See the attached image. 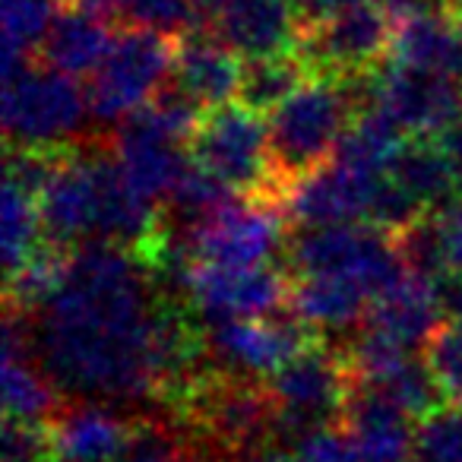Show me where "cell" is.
<instances>
[{
	"label": "cell",
	"instance_id": "cell-11",
	"mask_svg": "<svg viewBox=\"0 0 462 462\" xmlns=\"http://www.w3.org/2000/svg\"><path fill=\"white\" fill-rule=\"evenodd\" d=\"M308 327L289 308L270 320H225L206 327V348L216 371L245 380H270L308 348Z\"/></svg>",
	"mask_w": 462,
	"mask_h": 462
},
{
	"label": "cell",
	"instance_id": "cell-9",
	"mask_svg": "<svg viewBox=\"0 0 462 462\" xmlns=\"http://www.w3.org/2000/svg\"><path fill=\"white\" fill-rule=\"evenodd\" d=\"M393 20L377 0L348 7L329 20L310 23L301 32L298 58L308 64L310 77L346 79L367 73L390 51Z\"/></svg>",
	"mask_w": 462,
	"mask_h": 462
},
{
	"label": "cell",
	"instance_id": "cell-31",
	"mask_svg": "<svg viewBox=\"0 0 462 462\" xmlns=\"http://www.w3.org/2000/svg\"><path fill=\"white\" fill-rule=\"evenodd\" d=\"M424 361L434 371L449 402H462V323H449L434 336Z\"/></svg>",
	"mask_w": 462,
	"mask_h": 462
},
{
	"label": "cell",
	"instance_id": "cell-14",
	"mask_svg": "<svg viewBox=\"0 0 462 462\" xmlns=\"http://www.w3.org/2000/svg\"><path fill=\"white\" fill-rule=\"evenodd\" d=\"M380 178L383 174H361L339 162H327L285 187L282 209L301 228L361 225V218H367L371 212V199Z\"/></svg>",
	"mask_w": 462,
	"mask_h": 462
},
{
	"label": "cell",
	"instance_id": "cell-30",
	"mask_svg": "<svg viewBox=\"0 0 462 462\" xmlns=\"http://www.w3.org/2000/svg\"><path fill=\"white\" fill-rule=\"evenodd\" d=\"M411 462H462V402H447L418 424Z\"/></svg>",
	"mask_w": 462,
	"mask_h": 462
},
{
	"label": "cell",
	"instance_id": "cell-18",
	"mask_svg": "<svg viewBox=\"0 0 462 462\" xmlns=\"http://www.w3.org/2000/svg\"><path fill=\"white\" fill-rule=\"evenodd\" d=\"M245 64L235 51L222 45L216 35L190 32L178 42L174 58V89L184 92L203 111H216L238 98Z\"/></svg>",
	"mask_w": 462,
	"mask_h": 462
},
{
	"label": "cell",
	"instance_id": "cell-22",
	"mask_svg": "<svg viewBox=\"0 0 462 462\" xmlns=\"http://www.w3.org/2000/svg\"><path fill=\"white\" fill-rule=\"evenodd\" d=\"M111 45H115V35H111L108 23L67 7L54 20L51 32L42 42L39 51L45 58V67L77 79V77H92L102 67V60L108 58Z\"/></svg>",
	"mask_w": 462,
	"mask_h": 462
},
{
	"label": "cell",
	"instance_id": "cell-27",
	"mask_svg": "<svg viewBox=\"0 0 462 462\" xmlns=\"http://www.w3.org/2000/svg\"><path fill=\"white\" fill-rule=\"evenodd\" d=\"M117 462H216L203 449V443L193 434H180L178 424L162 418H143L134 421L124 453Z\"/></svg>",
	"mask_w": 462,
	"mask_h": 462
},
{
	"label": "cell",
	"instance_id": "cell-34",
	"mask_svg": "<svg viewBox=\"0 0 462 462\" xmlns=\"http://www.w3.org/2000/svg\"><path fill=\"white\" fill-rule=\"evenodd\" d=\"M289 4L301 16L304 26H310V23L329 20V16L342 14L348 7H358V4H367V0H289Z\"/></svg>",
	"mask_w": 462,
	"mask_h": 462
},
{
	"label": "cell",
	"instance_id": "cell-10",
	"mask_svg": "<svg viewBox=\"0 0 462 462\" xmlns=\"http://www.w3.org/2000/svg\"><path fill=\"white\" fill-rule=\"evenodd\" d=\"M367 108L390 117L411 140H430V136L440 140L462 117V83L437 73L386 64L374 70Z\"/></svg>",
	"mask_w": 462,
	"mask_h": 462
},
{
	"label": "cell",
	"instance_id": "cell-7",
	"mask_svg": "<svg viewBox=\"0 0 462 462\" xmlns=\"http://www.w3.org/2000/svg\"><path fill=\"white\" fill-rule=\"evenodd\" d=\"M178 39L152 29H127L115 35L108 58L89 79V111L96 121L124 124L162 96V83L174 73Z\"/></svg>",
	"mask_w": 462,
	"mask_h": 462
},
{
	"label": "cell",
	"instance_id": "cell-17",
	"mask_svg": "<svg viewBox=\"0 0 462 462\" xmlns=\"http://www.w3.org/2000/svg\"><path fill=\"white\" fill-rule=\"evenodd\" d=\"M339 424L365 462H411L415 456L418 428H411V418L374 386H355Z\"/></svg>",
	"mask_w": 462,
	"mask_h": 462
},
{
	"label": "cell",
	"instance_id": "cell-29",
	"mask_svg": "<svg viewBox=\"0 0 462 462\" xmlns=\"http://www.w3.org/2000/svg\"><path fill=\"white\" fill-rule=\"evenodd\" d=\"M117 20H127L130 29H152L162 35H190L199 20L197 0H117Z\"/></svg>",
	"mask_w": 462,
	"mask_h": 462
},
{
	"label": "cell",
	"instance_id": "cell-26",
	"mask_svg": "<svg viewBox=\"0 0 462 462\" xmlns=\"http://www.w3.org/2000/svg\"><path fill=\"white\" fill-rule=\"evenodd\" d=\"M64 0H0L4 20V70L29 64V54L39 51L48 39Z\"/></svg>",
	"mask_w": 462,
	"mask_h": 462
},
{
	"label": "cell",
	"instance_id": "cell-12",
	"mask_svg": "<svg viewBox=\"0 0 462 462\" xmlns=\"http://www.w3.org/2000/svg\"><path fill=\"white\" fill-rule=\"evenodd\" d=\"M184 291L206 327L225 320H270L289 308L291 285L270 266L222 270L193 263L184 276Z\"/></svg>",
	"mask_w": 462,
	"mask_h": 462
},
{
	"label": "cell",
	"instance_id": "cell-5",
	"mask_svg": "<svg viewBox=\"0 0 462 462\" xmlns=\"http://www.w3.org/2000/svg\"><path fill=\"white\" fill-rule=\"evenodd\" d=\"M289 266L298 276H346L371 298L402 279L405 260L396 235L374 225H320L298 228L289 241Z\"/></svg>",
	"mask_w": 462,
	"mask_h": 462
},
{
	"label": "cell",
	"instance_id": "cell-16",
	"mask_svg": "<svg viewBox=\"0 0 462 462\" xmlns=\"http://www.w3.org/2000/svg\"><path fill=\"white\" fill-rule=\"evenodd\" d=\"M443 314L447 310H443L437 282L415 276V273H405L402 279H396L390 289L380 291L371 301L365 329L386 336L390 342L402 346L405 352H418L421 346L428 348L434 336L447 327Z\"/></svg>",
	"mask_w": 462,
	"mask_h": 462
},
{
	"label": "cell",
	"instance_id": "cell-33",
	"mask_svg": "<svg viewBox=\"0 0 462 462\" xmlns=\"http://www.w3.org/2000/svg\"><path fill=\"white\" fill-rule=\"evenodd\" d=\"M430 225H434V238L437 247H440L447 276L462 273V193H456L447 206H440L434 212V218H430Z\"/></svg>",
	"mask_w": 462,
	"mask_h": 462
},
{
	"label": "cell",
	"instance_id": "cell-37",
	"mask_svg": "<svg viewBox=\"0 0 462 462\" xmlns=\"http://www.w3.org/2000/svg\"><path fill=\"white\" fill-rule=\"evenodd\" d=\"M459 20H462V4H459Z\"/></svg>",
	"mask_w": 462,
	"mask_h": 462
},
{
	"label": "cell",
	"instance_id": "cell-3",
	"mask_svg": "<svg viewBox=\"0 0 462 462\" xmlns=\"http://www.w3.org/2000/svg\"><path fill=\"white\" fill-rule=\"evenodd\" d=\"M89 115L86 92L64 73L32 60L4 70V134L14 149H70Z\"/></svg>",
	"mask_w": 462,
	"mask_h": 462
},
{
	"label": "cell",
	"instance_id": "cell-1",
	"mask_svg": "<svg viewBox=\"0 0 462 462\" xmlns=\"http://www.w3.org/2000/svg\"><path fill=\"white\" fill-rule=\"evenodd\" d=\"M165 304L140 254L108 241L79 245L54 301L26 317L32 355L48 380L79 402L162 399Z\"/></svg>",
	"mask_w": 462,
	"mask_h": 462
},
{
	"label": "cell",
	"instance_id": "cell-2",
	"mask_svg": "<svg viewBox=\"0 0 462 462\" xmlns=\"http://www.w3.org/2000/svg\"><path fill=\"white\" fill-rule=\"evenodd\" d=\"M352 121L355 108L339 79L310 77L289 102L279 105L270 115V149L282 187L327 165Z\"/></svg>",
	"mask_w": 462,
	"mask_h": 462
},
{
	"label": "cell",
	"instance_id": "cell-36",
	"mask_svg": "<svg viewBox=\"0 0 462 462\" xmlns=\"http://www.w3.org/2000/svg\"><path fill=\"white\" fill-rule=\"evenodd\" d=\"M245 462H301V459H298V453L291 447H270V443H266L257 453L247 456Z\"/></svg>",
	"mask_w": 462,
	"mask_h": 462
},
{
	"label": "cell",
	"instance_id": "cell-20",
	"mask_svg": "<svg viewBox=\"0 0 462 462\" xmlns=\"http://www.w3.org/2000/svg\"><path fill=\"white\" fill-rule=\"evenodd\" d=\"M390 58L399 67L437 73L462 83V20L447 10H428L393 26Z\"/></svg>",
	"mask_w": 462,
	"mask_h": 462
},
{
	"label": "cell",
	"instance_id": "cell-13",
	"mask_svg": "<svg viewBox=\"0 0 462 462\" xmlns=\"http://www.w3.org/2000/svg\"><path fill=\"white\" fill-rule=\"evenodd\" d=\"M98 155H83L70 146L60 155L58 171L39 193L42 228L48 245H89L98 235Z\"/></svg>",
	"mask_w": 462,
	"mask_h": 462
},
{
	"label": "cell",
	"instance_id": "cell-6",
	"mask_svg": "<svg viewBox=\"0 0 462 462\" xmlns=\"http://www.w3.org/2000/svg\"><path fill=\"white\" fill-rule=\"evenodd\" d=\"M165 228V222H162ZM168 241L187 260L222 270H257L285 245V209L276 199L238 197L187 235L168 231Z\"/></svg>",
	"mask_w": 462,
	"mask_h": 462
},
{
	"label": "cell",
	"instance_id": "cell-23",
	"mask_svg": "<svg viewBox=\"0 0 462 462\" xmlns=\"http://www.w3.org/2000/svg\"><path fill=\"white\" fill-rule=\"evenodd\" d=\"M386 178L396 180L421 209H440L456 193H462L447 152L440 149V143L430 140H405L396 159L390 162Z\"/></svg>",
	"mask_w": 462,
	"mask_h": 462
},
{
	"label": "cell",
	"instance_id": "cell-21",
	"mask_svg": "<svg viewBox=\"0 0 462 462\" xmlns=\"http://www.w3.org/2000/svg\"><path fill=\"white\" fill-rule=\"evenodd\" d=\"M374 298L346 276H298L289 310L308 329H348L367 317Z\"/></svg>",
	"mask_w": 462,
	"mask_h": 462
},
{
	"label": "cell",
	"instance_id": "cell-28",
	"mask_svg": "<svg viewBox=\"0 0 462 462\" xmlns=\"http://www.w3.org/2000/svg\"><path fill=\"white\" fill-rule=\"evenodd\" d=\"M374 390L390 396L411 421H424V418H430L437 409H443V405L449 402L447 393H443L440 383H437L430 365L418 358V355L405 361L399 371H393L390 377H386L383 383L374 386Z\"/></svg>",
	"mask_w": 462,
	"mask_h": 462
},
{
	"label": "cell",
	"instance_id": "cell-24",
	"mask_svg": "<svg viewBox=\"0 0 462 462\" xmlns=\"http://www.w3.org/2000/svg\"><path fill=\"white\" fill-rule=\"evenodd\" d=\"M310 79V70L295 54H279V58L245 60V77H241L238 105L257 111V115H273L279 105H285L304 83Z\"/></svg>",
	"mask_w": 462,
	"mask_h": 462
},
{
	"label": "cell",
	"instance_id": "cell-4",
	"mask_svg": "<svg viewBox=\"0 0 462 462\" xmlns=\"http://www.w3.org/2000/svg\"><path fill=\"white\" fill-rule=\"evenodd\" d=\"M190 159L212 171L238 197H260L282 203V180L273 168L270 121L245 105L206 111L190 140Z\"/></svg>",
	"mask_w": 462,
	"mask_h": 462
},
{
	"label": "cell",
	"instance_id": "cell-19",
	"mask_svg": "<svg viewBox=\"0 0 462 462\" xmlns=\"http://www.w3.org/2000/svg\"><path fill=\"white\" fill-rule=\"evenodd\" d=\"M54 462H117L134 424L105 402L64 405L51 424Z\"/></svg>",
	"mask_w": 462,
	"mask_h": 462
},
{
	"label": "cell",
	"instance_id": "cell-8",
	"mask_svg": "<svg viewBox=\"0 0 462 462\" xmlns=\"http://www.w3.org/2000/svg\"><path fill=\"white\" fill-rule=\"evenodd\" d=\"M355 386L358 380L346 355L310 342L266 380V390L279 411L276 434L295 443L308 430L333 424V418L342 415Z\"/></svg>",
	"mask_w": 462,
	"mask_h": 462
},
{
	"label": "cell",
	"instance_id": "cell-25",
	"mask_svg": "<svg viewBox=\"0 0 462 462\" xmlns=\"http://www.w3.org/2000/svg\"><path fill=\"white\" fill-rule=\"evenodd\" d=\"M0 251H4V270L7 279L16 276L35 254L42 251V212H39V199L29 197L26 190L7 184L4 180V199H0Z\"/></svg>",
	"mask_w": 462,
	"mask_h": 462
},
{
	"label": "cell",
	"instance_id": "cell-32",
	"mask_svg": "<svg viewBox=\"0 0 462 462\" xmlns=\"http://www.w3.org/2000/svg\"><path fill=\"white\" fill-rule=\"evenodd\" d=\"M4 462H54V443L48 424H23L4 418Z\"/></svg>",
	"mask_w": 462,
	"mask_h": 462
},
{
	"label": "cell",
	"instance_id": "cell-35",
	"mask_svg": "<svg viewBox=\"0 0 462 462\" xmlns=\"http://www.w3.org/2000/svg\"><path fill=\"white\" fill-rule=\"evenodd\" d=\"M440 149L447 152V159H449V165H453V171H456V178H459V184H462V117L453 124V127L447 130V134L440 136Z\"/></svg>",
	"mask_w": 462,
	"mask_h": 462
},
{
	"label": "cell",
	"instance_id": "cell-15",
	"mask_svg": "<svg viewBox=\"0 0 462 462\" xmlns=\"http://www.w3.org/2000/svg\"><path fill=\"white\" fill-rule=\"evenodd\" d=\"M212 35L241 60L295 54L304 23L289 0H238L212 16Z\"/></svg>",
	"mask_w": 462,
	"mask_h": 462
}]
</instances>
